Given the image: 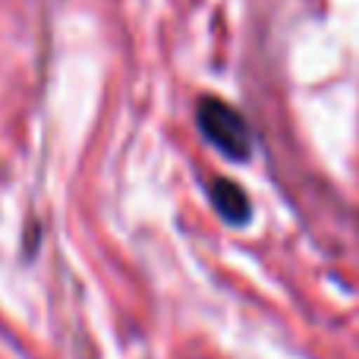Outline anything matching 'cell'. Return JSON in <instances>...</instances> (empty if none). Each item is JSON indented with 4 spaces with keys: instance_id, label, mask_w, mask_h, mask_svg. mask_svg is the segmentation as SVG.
Segmentation results:
<instances>
[{
    "instance_id": "2",
    "label": "cell",
    "mask_w": 359,
    "mask_h": 359,
    "mask_svg": "<svg viewBox=\"0 0 359 359\" xmlns=\"http://www.w3.org/2000/svg\"><path fill=\"white\" fill-rule=\"evenodd\" d=\"M208 192H211V205H215V211L227 224L243 227V224L252 217V202H249V196L233 183V180H224V177L211 180Z\"/></svg>"
},
{
    "instance_id": "1",
    "label": "cell",
    "mask_w": 359,
    "mask_h": 359,
    "mask_svg": "<svg viewBox=\"0 0 359 359\" xmlns=\"http://www.w3.org/2000/svg\"><path fill=\"white\" fill-rule=\"evenodd\" d=\"M196 120L202 136L230 161H246L252 155V133L236 107L221 98H202L196 107Z\"/></svg>"
}]
</instances>
